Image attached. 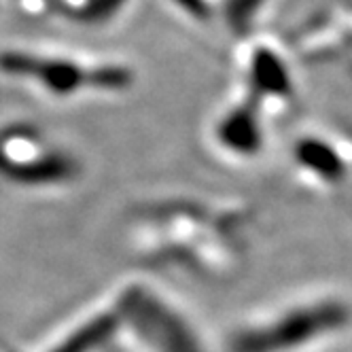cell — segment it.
Returning <instances> with one entry per match:
<instances>
[{
    "label": "cell",
    "instance_id": "6da1fadb",
    "mask_svg": "<svg viewBox=\"0 0 352 352\" xmlns=\"http://www.w3.org/2000/svg\"><path fill=\"white\" fill-rule=\"evenodd\" d=\"M238 68L246 85V94L250 91V98L246 96V100L255 107L265 102V111L285 113L297 100L289 64L280 49H274L270 43H250L240 56Z\"/></svg>",
    "mask_w": 352,
    "mask_h": 352
},
{
    "label": "cell",
    "instance_id": "7a4b0ae2",
    "mask_svg": "<svg viewBox=\"0 0 352 352\" xmlns=\"http://www.w3.org/2000/svg\"><path fill=\"white\" fill-rule=\"evenodd\" d=\"M293 162L299 174H304L312 183H331L342 181L352 164V142L342 136H331L329 132H314L297 140L293 151Z\"/></svg>",
    "mask_w": 352,
    "mask_h": 352
},
{
    "label": "cell",
    "instance_id": "3957f363",
    "mask_svg": "<svg viewBox=\"0 0 352 352\" xmlns=\"http://www.w3.org/2000/svg\"><path fill=\"white\" fill-rule=\"evenodd\" d=\"M212 136L217 140V146L223 148L225 153L242 160L250 157L263 144L259 109L255 104L250 107L246 98L244 104H230L219 113L212 125Z\"/></svg>",
    "mask_w": 352,
    "mask_h": 352
}]
</instances>
